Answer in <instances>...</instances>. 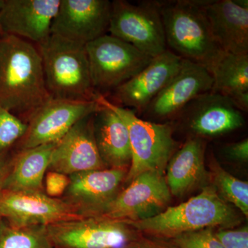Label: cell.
I'll return each mask as SVG.
<instances>
[{"label": "cell", "mask_w": 248, "mask_h": 248, "mask_svg": "<svg viewBox=\"0 0 248 248\" xmlns=\"http://www.w3.org/2000/svg\"><path fill=\"white\" fill-rule=\"evenodd\" d=\"M183 59L169 49L153 58L136 76L110 93L109 102L141 115L150 103L180 70Z\"/></svg>", "instance_id": "8fae6325"}, {"label": "cell", "mask_w": 248, "mask_h": 248, "mask_svg": "<svg viewBox=\"0 0 248 248\" xmlns=\"http://www.w3.org/2000/svg\"><path fill=\"white\" fill-rule=\"evenodd\" d=\"M4 0H0V10L2 8L3 5H4Z\"/></svg>", "instance_id": "836d02e7"}, {"label": "cell", "mask_w": 248, "mask_h": 248, "mask_svg": "<svg viewBox=\"0 0 248 248\" xmlns=\"http://www.w3.org/2000/svg\"><path fill=\"white\" fill-rule=\"evenodd\" d=\"M125 222L140 234L170 240L205 228H232L240 219L231 204L221 198L213 185L205 186L199 195L176 206L168 207L156 216Z\"/></svg>", "instance_id": "7a4b0ae2"}, {"label": "cell", "mask_w": 248, "mask_h": 248, "mask_svg": "<svg viewBox=\"0 0 248 248\" xmlns=\"http://www.w3.org/2000/svg\"><path fill=\"white\" fill-rule=\"evenodd\" d=\"M57 143L24 149L15 159L5 180L4 190L10 192H43V181Z\"/></svg>", "instance_id": "7402d4cb"}, {"label": "cell", "mask_w": 248, "mask_h": 248, "mask_svg": "<svg viewBox=\"0 0 248 248\" xmlns=\"http://www.w3.org/2000/svg\"><path fill=\"white\" fill-rule=\"evenodd\" d=\"M235 4H237L240 7L248 9V0H233Z\"/></svg>", "instance_id": "d6a6232c"}, {"label": "cell", "mask_w": 248, "mask_h": 248, "mask_svg": "<svg viewBox=\"0 0 248 248\" xmlns=\"http://www.w3.org/2000/svg\"><path fill=\"white\" fill-rule=\"evenodd\" d=\"M213 78L203 66L183 60L180 70L143 111V120L166 123L174 120L196 97L211 91Z\"/></svg>", "instance_id": "30bf717a"}, {"label": "cell", "mask_w": 248, "mask_h": 248, "mask_svg": "<svg viewBox=\"0 0 248 248\" xmlns=\"http://www.w3.org/2000/svg\"><path fill=\"white\" fill-rule=\"evenodd\" d=\"M9 166L2 155L0 154V194L4 190L5 180L9 172Z\"/></svg>", "instance_id": "1f68e13d"}, {"label": "cell", "mask_w": 248, "mask_h": 248, "mask_svg": "<svg viewBox=\"0 0 248 248\" xmlns=\"http://www.w3.org/2000/svg\"><path fill=\"white\" fill-rule=\"evenodd\" d=\"M110 11L108 0H61L50 34L86 45L108 31Z\"/></svg>", "instance_id": "9a60e30c"}, {"label": "cell", "mask_w": 248, "mask_h": 248, "mask_svg": "<svg viewBox=\"0 0 248 248\" xmlns=\"http://www.w3.org/2000/svg\"><path fill=\"white\" fill-rule=\"evenodd\" d=\"M36 46L52 99L95 101L99 94L93 87L86 45L50 34Z\"/></svg>", "instance_id": "277c9868"}, {"label": "cell", "mask_w": 248, "mask_h": 248, "mask_svg": "<svg viewBox=\"0 0 248 248\" xmlns=\"http://www.w3.org/2000/svg\"><path fill=\"white\" fill-rule=\"evenodd\" d=\"M28 124L0 106V154L22 139Z\"/></svg>", "instance_id": "484cf974"}, {"label": "cell", "mask_w": 248, "mask_h": 248, "mask_svg": "<svg viewBox=\"0 0 248 248\" xmlns=\"http://www.w3.org/2000/svg\"><path fill=\"white\" fill-rule=\"evenodd\" d=\"M225 153L230 159L240 162H246L248 160V140H244L228 145Z\"/></svg>", "instance_id": "4dcf8cb0"}, {"label": "cell", "mask_w": 248, "mask_h": 248, "mask_svg": "<svg viewBox=\"0 0 248 248\" xmlns=\"http://www.w3.org/2000/svg\"><path fill=\"white\" fill-rule=\"evenodd\" d=\"M125 169L85 171L69 175L66 202L81 216L93 217L116 195L126 177Z\"/></svg>", "instance_id": "ac0fdd59"}, {"label": "cell", "mask_w": 248, "mask_h": 248, "mask_svg": "<svg viewBox=\"0 0 248 248\" xmlns=\"http://www.w3.org/2000/svg\"><path fill=\"white\" fill-rule=\"evenodd\" d=\"M69 184L70 178L68 175L50 170L46 176V195L51 198L58 199L66 192Z\"/></svg>", "instance_id": "f1b7e54d"}, {"label": "cell", "mask_w": 248, "mask_h": 248, "mask_svg": "<svg viewBox=\"0 0 248 248\" xmlns=\"http://www.w3.org/2000/svg\"><path fill=\"white\" fill-rule=\"evenodd\" d=\"M86 49L93 87L104 97L153 60L130 44L107 34L86 44Z\"/></svg>", "instance_id": "52a82bcc"}, {"label": "cell", "mask_w": 248, "mask_h": 248, "mask_svg": "<svg viewBox=\"0 0 248 248\" xmlns=\"http://www.w3.org/2000/svg\"><path fill=\"white\" fill-rule=\"evenodd\" d=\"M61 0H4L0 10L3 34L36 45L50 35V27Z\"/></svg>", "instance_id": "2e32d148"}, {"label": "cell", "mask_w": 248, "mask_h": 248, "mask_svg": "<svg viewBox=\"0 0 248 248\" xmlns=\"http://www.w3.org/2000/svg\"><path fill=\"white\" fill-rule=\"evenodd\" d=\"M0 248H55L47 227L14 228L0 223Z\"/></svg>", "instance_id": "cb8c5ba5"}, {"label": "cell", "mask_w": 248, "mask_h": 248, "mask_svg": "<svg viewBox=\"0 0 248 248\" xmlns=\"http://www.w3.org/2000/svg\"><path fill=\"white\" fill-rule=\"evenodd\" d=\"M167 48L210 73L225 53L217 43L197 0L161 1Z\"/></svg>", "instance_id": "3957f363"}, {"label": "cell", "mask_w": 248, "mask_h": 248, "mask_svg": "<svg viewBox=\"0 0 248 248\" xmlns=\"http://www.w3.org/2000/svg\"><path fill=\"white\" fill-rule=\"evenodd\" d=\"M0 35H2V31H1V27H0Z\"/></svg>", "instance_id": "e575fe53"}, {"label": "cell", "mask_w": 248, "mask_h": 248, "mask_svg": "<svg viewBox=\"0 0 248 248\" xmlns=\"http://www.w3.org/2000/svg\"><path fill=\"white\" fill-rule=\"evenodd\" d=\"M122 248H178L171 240L160 239L140 234Z\"/></svg>", "instance_id": "f546056e"}, {"label": "cell", "mask_w": 248, "mask_h": 248, "mask_svg": "<svg viewBox=\"0 0 248 248\" xmlns=\"http://www.w3.org/2000/svg\"><path fill=\"white\" fill-rule=\"evenodd\" d=\"M177 118L193 134L192 138L220 136L241 128L245 123L242 112L229 97L211 91L189 102Z\"/></svg>", "instance_id": "5bb4252c"}, {"label": "cell", "mask_w": 248, "mask_h": 248, "mask_svg": "<svg viewBox=\"0 0 248 248\" xmlns=\"http://www.w3.org/2000/svg\"><path fill=\"white\" fill-rule=\"evenodd\" d=\"M1 217H0V223H1Z\"/></svg>", "instance_id": "d590c367"}, {"label": "cell", "mask_w": 248, "mask_h": 248, "mask_svg": "<svg viewBox=\"0 0 248 248\" xmlns=\"http://www.w3.org/2000/svg\"><path fill=\"white\" fill-rule=\"evenodd\" d=\"M214 172V186L223 200L248 216V184L232 175L220 166Z\"/></svg>", "instance_id": "d4e9b609"}, {"label": "cell", "mask_w": 248, "mask_h": 248, "mask_svg": "<svg viewBox=\"0 0 248 248\" xmlns=\"http://www.w3.org/2000/svg\"><path fill=\"white\" fill-rule=\"evenodd\" d=\"M205 143L203 139L189 138L170 159L166 166V183L171 195L182 197L203 182Z\"/></svg>", "instance_id": "44dd1931"}, {"label": "cell", "mask_w": 248, "mask_h": 248, "mask_svg": "<svg viewBox=\"0 0 248 248\" xmlns=\"http://www.w3.org/2000/svg\"><path fill=\"white\" fill-rule=\"evenodd\" d=\"M170 240L178 248H225L213 228L189 232Z\"/></svg>", "instance_id": "4316f807"}, {"label": "cell", "mask_w": 248, "mask_h": 248, "mask_svg": "<svg viewBox=\"0 0 248 248\" xmlns=\"http://www.w3.org/2000/svg\"><path fill=\"white\" fill-rule=\"evenodd\" d=\"M215 235L225 248H248V226L236 230L219 229Z\"/></svg>", "instance_id": "83f0119b"}, {"label": "cell", "mask_w": 248, "mask_h": 248, "mask_svg": "<svg viewBox=\"0 0 248 248\" xmlns=\"http://www.w3.org/2000/svg\"><path fill=\"white\" fill-rule=\"evenodd\" d=\"M55 248H122L140 233L126 222L84 217L47 226Z\"/></svg>", "instance_id": "ba28073f"}, {"label": "cell", "mask_w": 248, "mask_h": 248, "mask_svg": "<svg viewBox=\"0 0 248 248\" xmlns=\"http://www.w3.org/2000/svg\"><path fill=\"white\" fill-rule=\"evenodd\" d=\"M102 107L93 115V125L103 162L111 169L130 168L132 151L126 125L113 110Z\"/></svg>", "instance_id": "ffe728a7"}, {"label": "cell", "mask_w": 248, "mask_h": 248, "mask_svg": "<svg viewBox=\"0 0 248 248\" xmlns=\"http://www.w3.org/2000/svg\"><path fill=\"white\" fill-rule=\"evenodd\" d=\"M200 5L223 51L248 54V9L233 0H200Z\"/></svg>", "instance_id": "d6986e66"}, {"label": "cell", "mask_w": 248, "mask_h": 248, "mask_svg": "<svg viewBox=\"0 0 248 248\" xmlns=\"http://www.w3.org/2000/svg\"><path fill=\"white\" fill-rule=\"evenodd\" d=\"M95 101L113 110L128 128L132 161L125 177L126 182H131L135 177L148 171L165 172L170 159L177 151V143L173 138L172 124L143 120L134 111L115 105L100 94Z\"/></svg>", "instance_id": "5b68a950"}, {"label": "cell", "mask_w": 248, "mask_h": 248, "mask_svg": "<svg viewBox=\"0 0 248 248\" xmlns=\"http://www.w3.org/2000/svg\"><path fill=\"white\" fill-rule=\"evenodd\" d=\"M0 217L14 228L47 226L84 217L66 201L51 198L43 192L10 191L0 194Z\"/></svg>", "instance_id": "7c38bea8"}, {"label": "cell", "mask_w": 248, "mask_h": 248, "mask_svg": "<svg viewBox=\"0 0 248 248\" xmlns=\"http://www.w3.org/2000/svg\"><path fill=\"white\" fill-rule=\"evenodd\" d=\"M52 99L37 47L11 35L0 37V106L28 124Z\"/></svg>", "instance_id": "6da1fadb"}, {"label": "cell", "mask_w": 248, "mask_h": 248, "mask_svg": "<svg viewBox=\"0 0 248 248\" xmlns=\"http://www.w3.org/2000/svg\"><path fill=\"white\" fill-rule=\"evenodd\" d=\"M94 114L78 122L57 143L49 165L51 171L71 175L105 168L93 132Z\"/></svg>", "instance_id": "e0dca14e"}, {"label": "cell", "mask_w": 248, "mask_h": 248, "mask_svg": "<svg viewBox=\"0 0 248 248\" xmlns=\"http://www.w3.org/2000/svg\"><path fill=\"white\" fill-rule=\"evenodd\" d=\"M170 200L165 172L148 171L135 177L125 190L117 193L93 217L123 221H142L162 213Z\"/></svg>", "instance_id": "9c48e42d"}, {"label": "cell", "mask_w": 248, "mask_h": 248, "mask_svg": "<svg viewBox=\"0 0 248 248\" xmlns=\"http://www.w3.org/2000/svg\"><path fill=\"white\" fill-rule=\"evenodd\" d=\"M96 101L50 99L32 116L23 137L22 150L58 143L78 122L102 108Z\"/></svg>", "instance_id": "4fadbf2b"}, {"label": "cell", "mask_w": 248, "mask_h": 248, "mask_svg": "<svg viewBox=\"0 0 248 248\" xmlns=\"http://www.w3.org/2000/svg\"><path fill=\"white\" fill-rule=\"evenodd\" d=\"M161 1L137 4L115 0L111 2L108 32L152 58L167 50L161 14Z\"/></svg>", "instance_id": "8992f818"}, {"label": "cell", "mask_w": 248, "mask_h": 248, "mask_svg": "<svg viewBox=\"0 0 248 248\" xmlns=\"http://www.w3.org/2000/svg\"><path fill=\"white\" fill-rule=\"evenodd\" d=\"M211 75V92L229 97L239 110H248V54L225 53Z\"/></svg>", "instance_id": "603a6c76"}]
</instances>
